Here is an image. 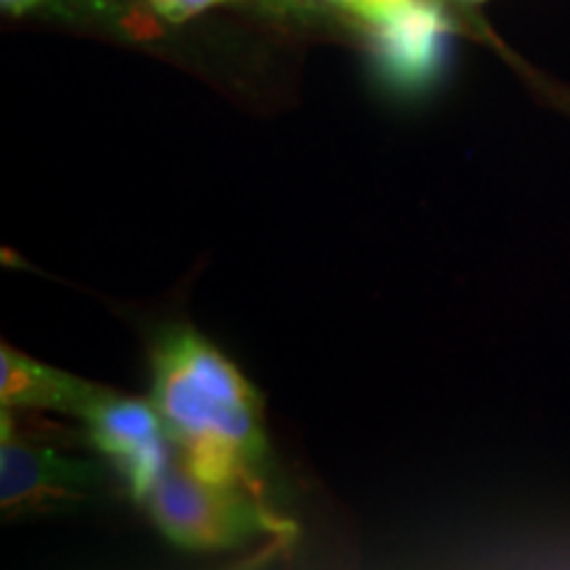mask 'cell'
I'll list each match as a JSON object with an SVG mask.
<instances>
[{
    "instance_id": "6da1fadb",
    "label": "cell",
    "mask_w": 570,
    "mask_h": 570,
    "mask_svg": "<svg viewBox=\"0 0 570 570\" xmlns=\"http://www.w3.org/2000/svg\"><path fill=\"white\" fill-rule=\"evenodd\" d=\"M148 399L177 458L209 481L238 483L283 512L285 479L269 436L265 399L238 362L190 320L146 333Z\"/></svg>"
},
{
    "instance_id": "7a4b0ae2",
    "label": "cell",
    "mask_w": 570,
    "mask_h": 570,
    "mask_svg": "<svg viewBox=\"0 0 570 570\" xmlns=\"http://www.w3.org/2000/svg\"><path fill=\"white\" fill-rule=\"evenodd\" d=\"M0 504L6 518L53 515L111 497L117 479L96 454L75 449V436L3 410L0 417ZM122 491V489H119Z\"/></svg>"
},
{
    "instance_id": "3957f363",
    "label": "cell",
    "mask_w": 570,
    "mask_h": 570,
    "mask_svg": "<svg viewBox=\"0 0 570 570\" xmlns=\"http://www.w3.org/2000/svg\"><path fill=\"white\" fill-rule=\"evenodd\" d=\"M164 539L185 552H223L285 529V515L238 483L209 481L175 458L140 502Z\"/></svg>"
},
{
    "instance_id": "277c9868",
    "label": "cell",
    "mask_w": 570,
    "mask_h": 570,
    "mask_svg": "<svg viewBox=\"0 0 570 570\" xmlns=\"http://www.w3.org/2000/svg\"><path fill=\"white\" fill-rule=\"evenodd\" d=\"M80 425L85 449L111 470L122 494L135 504L142 502L177 458L175 441L151 399L101 386L82 412Z\"/></svg>"
},
{
    "instance_id": "5b68a950",
    "label": "cell",
    "mask_w": 570,
    "mask_h": 570,
    "mask_svg": "<svg viewBox=\"0 0 570 570\" xmlns=\"http://www.w3.org/2000/svg\"><path fill=\"white\" fill-rule=\"evenodd\" d=\"M377 67L394 90L420 92L436 82L446 61L452 19L436 0H404L381 24L370 27Z\"/></svg>"
},
{
    "instance_id": "8992f818",
    "label": "cell",
    "mask_w": 570,
    "mask_h": 570,
    "mask_svg": "<svg viewBox=\"0 0 570 570\" xmlns=\"http://www.w3.org/2000/svg\"><path fill=\"white\" fill-rule=\"evenodd\" d=\"M101 383L85 381L9 344L0 348V404L11 412H56L80 420Z\"/></svg>"
},
{
    "instance_id": "52a82bcc",
    "label": "cell",
    "mask_w": 570,
    "mask_h": 570,
    "mask_svg": "<svg viewBox=\"0 0 570 570\" xmlns=\"http://www.w3.org/2000/svg\"><path fill=\"white\" fill-rule=\"evenodd\" d=\"M148 9L169 24H183V21L198 17V13L225 3H256V0H146Z\"/></svg>"
},
{
    "instance_id": "ba28073f",
    "label": "cell",
    "mask_w": 570,
    "mask_h": 570,
    "mask_svg": "<svg viewBox=\"0 0 570 570\" xmlns=\"http://www.w3.org/2000/svg\"><path fill=\"white\" fill-rule=\"evenodd\" d=\"M6 13L24 17L30 11H59V13H77V11H106L109 0H0Z\"/></svg>"
},
{
    "instance_id": "9c48e42d",
    "label": "cell",
    "mask_w": 570,
    "mask_h": 570,
    "mask_svg": "<svg viewBox=\"0 0 570 570\" xmlns=\"http://www.w3.org/2000/svg\"><path fill=\"white\" fill-rule=\"evenodd\" d=\"M323 3L336 6V9L348 13V17H354L356 21H362V24L375 27L381 24L391 11H396L404 0H323Z\"/></svg>"
},
{
    "instance_id": "30bf717a",
    "label": "cell",
    "mask_w": 570,
    "mask_h": 570,
    "mask_svg": "<svg viewBox=\"0 0 570 570\" xmlns=\"http://www.w3.org/2000/svg\"><path fill=\"white\" fill-rule=\"evenodd\" d=\"M473 3H475V0H473Z\"/></svg>"
}]
</instances>
